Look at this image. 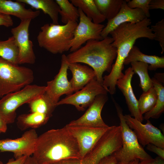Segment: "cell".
I'll use <instances>...</instances> for the list:
<instances>
[{"mask_svg":"<svg viewBox=\"0 0 164 164\" xmlns=\"http://www.w3.org/2000/svg\"><path fill=\"white\" fill-rule=\"evenodd\" d=\"M151 24V19L146 17L136 23H122L110 32L113 39L112 45L117 49V56L109 74L103 77L102 84L110 92L116 91L117 82L123 76L124 60L136 39L142 38L154 39L155 35L149 26Z\"/></svg>","mask_w":164,"mask_h":164,"instance_id":"cell-1","label":"cell"},{"mask_svg":"<svg viewBox=\"0 0 164 164\" xmlns=\"http://www.w3.org/2000/svg\"><path fill=\"white\" fill-rule=\"evenodd\" d=\"M32 157L37 164L82 158L76 140L65 126L49 130L38 136Z\"/></svg>","mask_w":164,"mask_h":164,"instance_id":"cell-2","label":"cell"},{"mask_svg":"<svg viewBox=\"0 0 164 164\" xmlns=\"http://www.w3.org/2000/svg\"><path fill=\"white\" fill-rule=\"evenodd\" d=\"M113 39L107 36L101 40L91 39L85 45L67 56L69 63H83L91 66L96 74L97 80L102 85L103 74L110 72L117 51L112 44Z\"/></svg>","mask_w":164,"mask_h":164,"instance_id":"cell-3","label":"cell"},{"mask_svg":"<svg viewBox=\"0 0 164 164\" xmlns=\"http://www.w3.org/2000/svg\"><path fill=\"white\" fill-rule=\"evenodd\" d=\"M78 23L69 21L64 25L46 23L40 28L37 39L39 46L53 54L70 50Z\"/></svg>","mask_w":164,"mask_h":164,"instance_id":"cell-4","label":"cell"},{"mask_svg":"<svg viewBox=\"0 0 164 164\" xmlns=\"http://www.w3.org/2000/svg\"><path fill=\"white\" fill-rule=\"evenodd\" d=\"M34 78L31 69L0 57V98L31 84Z\"/></svg>","mask_w":164,"mask_h":164,"instance_id":"cell-5","label":"cell"},{"mask_svg":"<svg viewBox=\"0 0 164 164\" xmlns=\"http://www.w3.org/2000/svg\"><path fill=\"white\" fill-rule=\"evenodd\" d=\"M114 104L121 127L122 145L112 155L118 162L127 163L136 159L142 161L152 158L139 143L133 131L126 123L121 108L115 101Z\"/></svg>","mask_w":164,"mask_h":164,"instance_id":"cell-6","label":"cell"},{"mask_svg":"<svg viewBox=\"0 0 164 164\" xmlns=\"http://www.w3.org/2000/svg\"><path fill=\"white\" fill-rule=\"evenodd\" d=\"M46 88L45 86L30 84L0 98V115L2 119L7 124L13 123L16 116L17 109L43 94Z\"/></svg>","mask_w":164,"mask_h":164,"instance_id":"cell-7","label":"cell"},{"mask_svg":"<svg viewBox=\"0 0 164 164\" xmlns=\"http://www.w3.org/2000/svg\"><path fill=\"white\" fill-rule=\"evenodd\" d=\"M78 10L79 22L75 29L70 45V51L72 52L80 48L89 40L103 39L101 34L105 26L103 24L94 23L80 9H78Z\"/></svg>","mask_w":164,"mask_h":164,"instance_id":"cell-8","label":"cell"},{"mask_svg":"<svg viewBox=\"0 0 164 164\" xmlns=\"http://www.w3.org/2000/svg\"><path fill=\"white\" fill-rule=\"evenodd\" d=\"M108 92L95 78L82 89L59 101L57 106L71 104L74 106L78 111H83L92 103L97 95L107 94Z\"/></svg>","mask_w":164,"mask_h":164,"instance_id":"cell-9","label":"cell"},{"mask_svg":"<svg viewBox=\"0 0 164 164\" xmlns=\"http://www.w3.org/2000/svg\"><path fill=\"white\" fill-rule=\"evenodd\" d=\"M124 117L129 127L133 131L138 141L142 145L145 146L151 144L164 149V136L161 130L147 120L146 123L125 114Z\"/></svg>","mask_w":164,"mask_h":164,"instance_id":"cell-10","label":"cell"},{"mask_svg":"<svg viewBox=\"0 0 164 164\" xmlns=\"http://www.w3.org/2000/svg\"><path fill=\"white\" fill-rule=\"evenodd\" d=\"M38 137L35 130L32 129L20 138L0 139V151L13 152L15 159L23 156H30L34 152Z\"/></svg>","mask_w":164,"mask_h":164,"instance_id":"cell-11","label":"cell"},{"mask_svg":"<svg viewBox=\"0 0 164 164\" xmlns=\"http://www.w3.org/2000/svg\"><path fill=\"white\" fill-rule=\"evenodd\" d=\"M31 20L28 19L21 20L18 26L11 29L18 48V65L33 64L36 61L33 43L29 39V28Z\"/></svg>","mask_w":164,"mask_h":164,"instance_id":"cell-12","label":"cell"},{"mask_svg":"<svg viewBox=\"0 0 164 164\" xmlns=\"http://www.w3.org/2000/svg\"><path fill=\"white\" fill-rule=\"evenodd\" d=\"M69 64L67 56L63 54L61 56V67L58 73L53 80L47 83L44 94L56 106L61 96L64 94L69 95L73 92L71 83L67 78Z\"/></svg>","mask_w":164,"mask_h":164,"instance_id":"cell-13","label":"cell"},{"mask_svg":"<svg viewBox=\"0 0 164 164\" xmlns=\"http://www.w3.org/2000/svg\"><path fill=\"white\" fill-rule=\"evenodd\" d=\"M65 127L76 140L82 158L90 152L111 126L97 128L67 125Z\"/></svg>","mask_w":164,"mask_h":164,"instance_id":"cell-14","label":"cell"},{"mask_svg":"<svg viewBox=\"0 0 164 164\" xmlns=\"http://www.w3.org/2000/svg\"><path fill=\"white\" fill-rule=\"evenodd\" d=\"M108 99L107 94L97 95L83 115L67 125L97 128L109 126L104 122L101 115L102 108Z\"/></svg>","mask_w":164,"mask_h":164,"instance_id":"cell-15","label":"cell"},{"mask_svg":"<svg viewBox=\"0 0 164 164\" xmlns=\"http://www.w3.org/2000/svg\"><path fill=\"white\" fill-rule=\"evenodd\" d=\"M128 1L123 0L120 9L117 15L112 19L108 20L101 34L103 39L108 36L111 32L122 23L126 22L136 23L146 17L141 9H131L128 7L127 5Z\"/></svg>","mask_w":164,"mask_h":164,"instance_id":"cell-16","label":"cell"},{"mask_svg":"<svg viewBox=\"0 0 164 164\" xmlns=\"http://www.w3.org/2000/svg\"><path fill=\"white\" fill-rule=\"evenodd\" d=\"M134 73L131 67L125 71L123 76L117 82L116 86L124 95L130 115L141 122L144 120L143 116L139 109L138 100L133 92L131 84L132 78Z\"/></svg>","mask_w":164,"mask_h":164,"instance_id":"cell-17","label":"cell"},{"mask_svg":"<svg viewBox=\"0 0 164 164\" xmlns=\"http://www.w3.org/2000/svg\"><path fill=\"white\" fill-rule=\"evenodd\" d=\"M68 69L72 73V78L70 81L73 92L82 89L96 78V74L93 70L86 65L78 63H69Z\"/></svg>","mask_w":164,"mask_h":164,"instance_id":"cell-18","label":"cell"},{"mask_svg":"<svg viewBox=\"0 0 164 164\" xmlns=\"http://www.w3.org/2000/svg\"><path fill=\"white\" fill-rule=\"evenodd\" d=\"M25 4L17 0H0V13L12 15L17 17L21 20L33 19L40 14L39 10L33 11L25 7Z\"/></svg>","mask_w":164,"mask_h":164,"instance_id":"cell-19","label":"cell"},{"mask_svg":"<svg viewBox=\"0 0 164 164\" xmlns=\"http://www.w3.org/2000/svg\"><path fill=\"white\" fill-rule=\"evenodd\" d=\"M134 61H140L148 64V69L155 70L164 68V57L149 55L143 53L136 46H134L124 60V64L127 65Z\"/></svg>","mask_w":164,"mask_h":164,"instance_id":"cell-20","label":"cell"},{"mask_svg":"<svg viewBox=\"0 0 164 164\" xmlns=\"http://www.w3.org/2000/svg\"><path fill=\"white\" fill-rule=\"evenodd\" d=\"M30 5L36 10H41L48 15L52 21V23L59 24V14L60 10L59 6L53 0H17Z\"/></svg>","mask_w":164,"mask_h":164,"instance_id":"cell-21","label":"cell"},{"mask_svg":"<svg viewBox=\"0 0 164 164\" xmlns=\"http://www.w3.org/2000/svg\"><path fill=\"white\" fill-rule=\"evenodd\" d=\"M50 118L46 114L36 112L22 114L17 118V125L22 131L29 128L35 129L46 124Z\"/></svg>","mask_w":164,"mask_h":164,"instance_id":"cell-22","label":"cell"},{"mask_svg":"<svg viewBox=\"0 0 164 164\" xmlns=\"http://www.w3.org/2000/svg\"><path fill=\"white\" fill-rule=\"evenodd\" d=\"M74 6L80 9L87 17L96 24H101L106 19L100 13L94 0H71Z\"/></svg>","mask_w":164,"mask_h":164,"instance_id":"cell-23","label":"cell"},{"mask_svg":"<svg viewBox=\"0 0 164 164\" xmlns=\"http://www.w3.org/2000/svg\"><path fill=\"white\" fill-rule=\"evenodd\" d=\"M152 79L153 86L157 92L158 97L154 108L145 113L143 116L144 119L147 120L150 118H158L164 111V87L161 82L154 77Z\"/></svg>","mask_w":164,"mask_h":164,"instance_id":"cell-24","label":"cell"},{"mask_svg":"<svg viewBox=\"0 0 164 164\" xmlns=\"http://www.w3.org/2000/svg\"><path fill=\"white\" fill-rule=\"evenodd\" d=\"M100 13L108 20L112 19L118 13L123 0H94Z\"/></svg>","mask_w":164,"mask_h":164,"instance_id":"cell-25","label":"cell"},{"mask_svg":"<svg viewBox=\"0 0 164 164\" xmlns=\"http://www.w3.org/2000/svg\"><path fill=\"white\" fill-rule=\"evenodd\" d=\"M18 48L13 36L6 40L0 41V57L18 64Z\"/></svg>","mask_w":164,"mask_h":164,"instance_id":"cell-26","label":"cell"},{"mask_svg":"<svg viewBox=\"0 0 164 164\" xmlns=\"http://www.w3.org/2000/svg\"><path fill=\"white\" fill-rule=\"evenodd\" d=\"M31 112H39L50 117L56 105L52 102L44 93L28 103Z\"/></svg>","mask_w":164,"mask_h":164,"instance_id":"cell-27","label":"cell"},{"mask_svg":"<svg viewBox=\"0 0 164 164\" xmlns=\"http://www.w3.org/2000/svg\"><path fill=\"white\" fill-rule=\"evenodd\" d=\"M60 7L61 22L66 24L69 21L77 22L79 18L78 9L68 0H55Z\"/></svg>","mask_w":164,"mask_h":164,"instance_id":"cell-28","label":"cell"},{"mask_svg":"<svg viewBox=\"0 0 164 164\" xmlns=\"http://www.w3.org/2000/svg\"><path fill=\"white\" fill-rule=\"evenodd\" d=\"M130 63L134 73L137 74L139 77V86L143 91H146L152 87V79L150 77L148 72L149 65L140 61L132 62Z\"/></svg>","mask_w":164,"mask_h":164,"instance_id":"cell-29","label":"cell"},{"mask_svg":"<svg viewBox=\"0 0 164 164\" xmlns=\"http://www.w3.org/2000/svg\"><path fill=\"white\" fill-rule=\"evenodd\" d=\"M157 97V92L153 86L147 91L143 92L138 100V108L142 115L154 108Z\"/></svg>","mask_w":164,"mask_h":164,"instance_id":"cell-30","label":"cell"},{"mask_svg":"<svg viewBox=\"0 0 164 164\" xmlns=\"http://www.w3.org/2000/svg\"><path fill=\"white\" fill-rule=\"evenodd\" d=\"M97 158L93 152L91 151L81 159H69L62 160L50 164H97ZM25 164H37L32 157H27Z\"/></svg>","mask_w":164,"mask_h":164,"instance_id":"cell-31","label":"cell"},{"mask_svg":"<svg viewBox=\"0 0 164 164\" xmlns=\"http://www.w3.org/2000/svg\"><path fill=\"white\" fill-rule=\"evenodd\" d=\"M151 29L155 35L154 40L159 43L162 49L161 53L162 54L164 52V19L152 26Z\"/></svg>","mask_w":164,"mask_h":164,"instance_id":"cell-32","label":"cell"},{"mask_svg":"<svg viewBox=\"0 0 164 164\" xmlns=\"http://www.w3.org/2000/svg\"><path fill=\"white\" fill-rule=\"evenodd\" d=\"M150 0H128L127 5L131 9L138 8L141 9L144 13L146 17H150L149 4Z\"/></svg>","mask_w":164,"mask_h":164,"instance_id":"cell-33","label":"cell"},{"mask_svg":"<svg viewBox=\"0 0 164 164\" xmlns=\"http://www.w3.org/2000/svg\"><path fill=\"white\" fill-rule=\"evenodd\" d=\"M13 24L10 15L0 13V26L8 27L12 26Z\"/></svg>","mask_w":164,"mask_h":164,"instance_id":"cell-34","label":"cell"},{"mask_svg":"<svg viewBox=\"0 0 164 164\" xmlns=\"http://www.w3.org/2000/svg\"><path fill=\"white\" fill-rule=\"evenodd\" d=\"M146 149L157 154L158 156L164 159V149L149 144L147 145Z\"/></svg>","mask_w":164,"mask_h":164,"instance_id":"cell-35","label":"cell"},{"mask_svg":"<svg viewBox=\"0 0 164 164\" xmlns=\"http://www.w3.org/2000/svg\"><path fill=\"white\" fill-rule=\"evenodd\" d=\"M149 9H164V0H150L149 4Z\"/></svg>","mask_w":164,"mask_h":164,"instance_id":"cell-36","label":"cell"},{"mask_svg":"<svg viewBox=\"0 0 164 164\" xmlns=\"http://www.w3.org/2000/svg\"><path fill=\"white\" fill-rule=\"evenodd\" d=\"M138 164H164V159L158 156L154 159L152 158L140 161Z\"/></svg>","mask_w":164,"mask_h":164,"instance_id":"cell-37","label":"cell"},{"mask_svg":"<svg viewBox=\"0 0 164 164\" xmlns=\"http://www.w3.org/2000/svg\"><path fill=\"white\" fill-rule=\"evenodd\" d=\"M118 162L115 158L111 154L103 158L97 164H117Z\"/></svg>","mask_w":164,"mask_h":164,"instance_id":"cell-38","label":"cell"},{"mask_svg":"<svg viewBox=\"0 0 164 164\" xmlns=\"http://www.w3.org/2000/svg\"><path fill=\"white\" fill-rule=\"evenodd\" d=\"M27 157L26 156H23L15 160L12 158L9 159L5 164H25ZM0 164H2L0 161Z\"/></svg>","mask_w":164,"mask_h":164,"instance_id":"cell-39","label":"cell"},{"mask_svg":"<svg viewBox=\"0 0 164 164\" xmlns=\"http://www.w3.org/2000/svg\"><path fill=\"white\" fill-rule=\"evenodd\" d=\"M7 124L0 115V133H5L7 130Z\"/></svg>","mask_w":164,"mask_h":164,"instance_id":"cell-40","label":"cell"},{"mask_svg":"<svg viewBox=\"0 0 164 164\" xmlns=\"http://www.w3.org/2000/svg\"><path fill=\"white\" fill-rule=\"evenodd\" d=\"M163 74V73H156V74H155V76L157 77H155L154 78L160 82H163V80H164Z\"/></svg>","mask_w":164,"mask_h":164,"instance_id":"cell-41","label":"cell"},{"mask_svg":"<svg viewBox=\"0 0 164 164\" xmlns=\"http://www.w3.org/2000/svg\"><path fill=\"white\" fill-rule=\"evenodd\" d=\"M140 161L138 159H136L127 163L118 162L117 164H138Z\"/></svg>","mask_w":164,"mask_h":164,"instance_id":"cell-42","label":"cell"},{"mask_svg":"<svg viewBox=\"0 0 164 164\" xmlns=\"http://www.w3.org/2000/svg\"></svg>","mask_w":164,"mask_h":164,"instance_id":"cell-43","label":"cell"}]
</instances>
